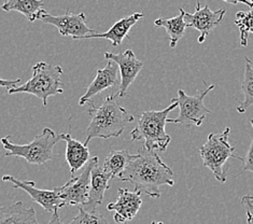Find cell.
Segmentation results:
<instances>
[{"label":"cell","mask_w":253,"mask_h":224,"mask_svg":"<svg viewBox=\"0 0 253 224\" xmlns=\"http://www.w3.org/2000/svg\"><path fill=\"white\" fill-rule=\"evenodd\" d=\"M119 179L132 183L135 191L153 198L161 196L162 185L174 184L172 169L162 161L156 151H148L143 147L135 154Z\"/></svg>","instance_id":"1"},{"label":"cell","mask_w":253,"mask_h":224,"mask_svg":"<svg viewBox=\"0 0 253 224\" xmlns=\"http://www.w3.org/2000/svg\"><path fill=\"white\" fill-rule=\"evenodd\" d=\"M117 94L107 96L99 107H95L89 100L88 114L91 121L86 131V138L83 143L87 146L93 138H117L120 137L129 123L134 122V117L127 112L118 101Z\"/></svg>","instance_id":"2"},{"label":"cell","mask_w":253,"mask_h":224,"mask_svg":"<svg viewBox=\"0 0 253 224\" xmlns=\"http://www.w3.org/2000/svg\"><path fill=\"white\" fill-rule=\"evenodd\" d=\"M177 107L178 104L171 102L164 110L142 112L134 130L129 133L128 141H141L142 147L148 151L164 152L171 141V137L165 132L167 117Z\"/></svg>","instance_id":"3"},{"label":"cell","mask_w":253,"mask_h":224,"mask_svg":"<svg viewBox=\"0 0 253 224\" xmlns=\"http://www.w3.org/2000/svg\"><path fill=\"white\" fill-rule=\"evenodd\" d=\"M62 75V66H53L45 62H38L33 67L32 78L23 86L9 90L8 94H31L40 98L43 102V106H47L49 97L64 93Z\"/></svg>","instance_id":"4"},{"label":"cell","mask_w":253,"mask_h":224,"mask_svg":"<svg viewBox=\"0 0 253 224\" xmlns=\"http://www.w3.org/2000/svg\"><path fill=\"white\" fill-rule=\"evenodd\" d=\"M10 136H5L0 139L5 156L22 157L29 164L42 165L54 159V147L61 140L55 132L49 127L42 131L41 134L35 137L34 140L26 144H16L10 140Z\"/></svg>","instance_id":"5"},{"label":"cell","mask_w":253,"mask_h":224,"mask_svg":"<svg viewBox=\"0 0 253 224\" xmlns=\"http://www.w3.org/2000/svg\"><path fill=\"white\" fill-rule=\"evenodd\" d=\"M231 129L226 127L221 134H210L207 142L200 148V154L203 160V164L209 168L213 174L214 178L220 183L226 182V173L224 165L230 157L243 161L242 157L234 155L235 147L228 142Z\"/></svg>","instance_id":"6"},{"label":"cell","mask_w":253,"mask_h":224,"mask_svg":"<svg viewBox=\"0 0 253 224\" xmlns=\"http://www.w3.org/2000/svg\"><path fill=\"white\" fill-rule=\"evenodd\" d=\"M214 84L209 86L206 90L196 96L186 95L183 90H178V97L172 98L171 102H176L180 109L179 116L176 119H167V122L181 124L185 127L201 126L206 120L208 113L212 111L205 106L204 98L206 95L214 89Z\"/></svg>","instance_id":"7"},{"label":"cell","mask_w":253,"mask_h":224,"mask_svg":"<svg viewBox=\"0 0 253 224\" xmlns=\"http://www.w3.org/2000/svg\"><path fill=\"white\" fill-rule=\"evenodd\" d=\"M98 164V157L94 156L89 159L85 166L83 167L80 175L71 177L64 185L56 187L59 197L65 205L83 207L87 203L89 183H91V172L95 165Z\"/></svg>","instance_id":"8"},{"label":"cell","mask_w":253,"mask_h":224,"mask_svg":"<svg viewBox=\"0 0 253 224\" xmlns=\"http://www.w3.org/2000/svg\"><path fill=\"white\" fill-rule=\"evenodd\" d=\"M38 20L55 26L58 33L64 37H72L75 40H80L83 36L96 33L94 29L87 26L86 16L83 12L79 14H72L67 10L64 15H51L45 11Z\"/></svg>","instance_id":"9"},{"label":"cell","mask_w":253,"mask_h":224,"mask_svg":"<svg viewBox=\"0 0 253 224\" xmlns=\"http://www.w3.org/2000/svg\"><path fill=\"white\" fill-rule=\"evenodd\" d=\"M226 13L225 8H221L216 11H212L209 5H205L201 8L200 0H196V10L193 14L184 12V22L188 27L195 28L200 32L198 44H203L206 40L207 36L218 27L223 21Z\"/></svg>","instance_id":"10"},{"label":"cell","mask_w":253,"mask_h":224,"mask_svg":"<svg viewBox=\"0 0 253 224\" xmlns=\"http://www.w3.org/2000/svg\"><path fill=\"white\" fill-rule=\"evenodd\" d=\"M2 181L13 183V189H21L25 191L34 202L39 204L47 213L53 214L54 211H58V209L66 206L63 199L59 197L56 187L53 190L38 189V187H36L34 181L19 180L10 175L3 176Z\"/></svg>","instance_id":"11"},{"label":"cell","mask_w":253,"mask_h":224,"mask_svg":"<svg viewBox=\"0 0 253 224\" xmlns=\"http://www.w3.org/2000/svg\"><path fill=\"white\" fill-rule=\"evenodd\" d=\"M105 58L107 60H113L119 66L120 74H121V82H120V89L117 95L119 98H122L125 95H127L129 87L142 69L143 64L141 60L136 57L135 53L131 50H126L119 54L106 52Z\"/></svg>","instance_id":"12"},{"label":"cell","mask_w":253,"mask_h":224,"mask_svg":"<svg viewBox=\"0 0 253 224\" xmlns=\"http://www.w3.org/2000/svg\"><path fill=\"white\" fill-rule=\"evenodd\" d=\"M140 195L141 193L137 191L119 189L117 202L107 206L108 210L114 211V221L119 224H126L134 219L142 205Z\"/></svg>","instance_id":"13"},{"label":"cell","mask_w":253,"mask_h":224,"mask_svg":"<svg viewBox=\"0 0 253 224\" xmlns=\"http://www.w3.org/2000/svg\"><path fill=\"white\" fill-rule=\"evenodd\" d=\"M119 66L113 60H108L105 68L97 69V75L89 84L85 94L79 100V105L84 106L91 100L95 95H98L102 90L120 86Z\"/></svg>","instance_id":"14"},{"label":"cell","mask_w":253,"mask_h":224,"mask_svg":"<svg viewBox=\"0 0 253 224\" xmlns=\"http://www.w3.org/2000/svg\"><path fill=\"white\" fill-rule=\"evenodd\" d=\"M111 176L105 172L101 165H95L91 172V183H89V192L87 203L83 208L87 211H94L101 205L104 201L105 192L109 189V181Z\"/></svg>","instance_id":"15"},{"label":"cell","mask_w":253,"mask_h":224,"mask_svg":"<svg viewBox=\"0 0 253 224\" xmlns=\"http://www.w3.org/2000/svg\"><path fill=\"white\" fill-rule=\"evenodd\" d=\"M58 137L66 141V162L70 167L71 177H75V174L85 166L89 160V150L87 146L72 138L70 134H59Z\"/></svg>","instance_id":"16"},{"label":"cell","mask_w":253,"mask_h":224,"mask_svg":"<svg viewBox=\"0 0 253 224\" xmlns=\"http://www.w3.org/2000/svg\"><path fill=\"white\" fill-rule=\"evenodd\" d=\"M143 16V13L140 12H136V13L131 14L129 16L123 17V19L119 20L117 23H114L111 26V28L106 33H95L92 35L83 36L80 40L84 39H93V38H102L107 39L111 42L112 46H119L122 44V41L125 37H127V34L130 30V28L135 25V24L139 21Z\"/></svg>","instance_id":"17"},{"label":"cell","mask_w":253,"mask_h":224,"mask_svg":"<svg viewBox=\"0 0 253 224\" xmlns=\"http://www.w3.org/2000/svg\"><path fill=\"white\" fill-rule=\"evenodd\" d=\"M0 224H39L33 207L26 208L23 202L0 207Z\"/></svg>","instance_id":"18"},{"label":"cell","mask_w":253,"mask_h":224,"mask_svg":"<svg viewBox=\"0 0 253 224\" xmlns=\"http://www.w3.org/2000/svg\"><path fill=\"white\" fill-rule=\"evenodd\" d=\"M43 7L44 2L42 0H5L1 9L5 12H20L29 22H35L45 12Z\"/></svg>","instance_id":"19"},{"label":"cell","mask_w":253,"mask_h":224,"mask_svg":"<svg viewBox=\"0 0 253 224\" xmlns=\"http://www.w3.org/2000/svg\"><path fill=\"white\" fill-rule=\"evenodd\" d=\"M184 12L183 8H180V14L178 16H174L172 19L160 17V19L154 21L156 28L163 27L167 30V34L169 35V45L172 49L176 47L177 42L183 37L185 28L188 27L184 22Z\"/></svg>","instance_id":"20"},{"label":"cell","mask_w":253,"mask_h":224,"mask_svg":"<svg viewBox=\"0 0 253 224\" xmlns=\"http://www.w3.org/2000/svg\"><path fill=\"white\" fill-rule=\"evenodd\" d=\"M135 154H130L127 150H112L106 156L102 168L111 176V178H119L124 169L128 166Z\"/></svg>","instance_id":"21"},{"label":"cell","mask_w":253,"mask_h":224,"mask_svg":"<svg viewBox=\"0 0 253 224\" xmlns=\"http://www.w3.org/2000/svg\"><path fill=\"white\" fill-rule=\"evenodd\" d=\"M245 59L246 69L242 83V90L245 95V99L236 108L239 113H245L247 109L253 106V62L248 56H245Z\"/></svg>","instance_id":"22"},{"label":"cell","mask_w":253,"mask_h":224,"mask_svg":"<svg viewBox=\"0 0 253 224\" xmlns=\"http://www.w3.org/2000/svg\"><path fill=\"white\" fill-rule=\"evenodd\" d=\"M235 24L238 26L240 32V45L247 46L248 45V36L250 33L253 34V9L248 12H237Z\"/></svg>","instance_id":"23"},{"label":"cell","mask_w":253,"mask_h":224,"mask_svg":"<svg viewBox=\"0 0 253 224\" xmlns=\"http://www.w3.org/2000/svg\"><path fill=\"white\" fill-rule=\"evenodd\" d=\"M78 209H79V213L67 224H109L97 209L87 211L81 206H79Z\"/></svg>","instance_id":"24"},{"label":"cell","mask_w":253,"mask_h":224,"mask_svg":"<svg viewBox=\"0 0 253 224\" xmlns=\"http://www.w3.org/2000/svg\"><path fill=\"white\" fill-rule=\"evenodd\" d=\"M250 123H251L252 130H253V120H250ZM243 162H244V167H243V171L240 174H243L244 172H251L253 174V134H252V140H251L250 148L248 150V152H247V155L245 159H243Z\"/></svg>","instance_id":"25"},{"label":"cell","mask_w":253,"mask_h":224,"mask_svg":"<svg viewBox=\"0 0 253 224\" xmlns=\"http://www.w3.org/2000/svg\"><path fill=\"white\" fill-rule=\"evenodd\" d=\"M242 203L246 209L247 222L248 224H253V197L250 195H245L242 197Z\"/></svg>","instance_id":"26"},{"label":"cell","mask_w":253,"mask_h":224,"mask_svg":"<svg viewBox=\"0 0 253 224\" xmlns=\"http://www.w3.org/2000/svg\"><path fill=\"white\" fill-rule=\"evenodd\" d=\"M21 79H15V80H5V79L0 78V88L7 89V90L14 89L17 87V84L21 83Z\"/></svg>","instance_id":"27"},{"label":"cell","mask_w":253,"mask_h":224,"mask_svg":"<svg viewBox=\"0 0 253 224\" xmlns=\"http://www.w3.org/2000/svg\"><path fill=\"white\" fill-rule=\"evenodd\" d=\"M223 1H225L227 3H231V4H237V3H244L246 5H248L250 9H253V4L251 2H249L248 0H223Z\"/></svg>","instance_id":"28"},{"label":"cell","mask_w":253,"mask_h":224,"mask_svg":"<svg viewBox=\"0 0 253 224\" xmlns=\"http://www.w3.org/2000/svg\"><path fill=\"white\" fill-rule=\"evenodd\" d=\"M47 224H63L61 219H59V216H58V211H54L53 216L51 218V220L47 222Z\"/></svg>","instance_id":"29"},{"label":"cell","mask_w":253,"mask_h":224,"mask_svg":"<svg viewBox=\"0 0 253 224\" xmlns=\"http://www.w3.org/2000/svg\"><path fill=\"white\" fill-rule=\"evenodd\" d=\"M151 224H164V223H163L162 221H159V222L158 221H153Z\"/></svg>","instance_id":"30"},{"label":"cell","mask_w":253,"mask_h":224,"mask_svg":"<svg viewBox=\"0 0 253 224\" xmlns=\"http://www.w3.org/2000/svg\"><path fill=\"white\" fill-rule=\"evenodd\" d=\"M248 1H249V2H251V3L253 4V0H248Z\"/></svg>","instance_id":"31"}]
</instances>
